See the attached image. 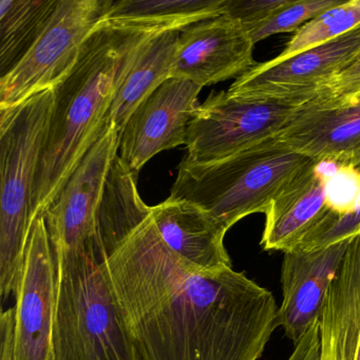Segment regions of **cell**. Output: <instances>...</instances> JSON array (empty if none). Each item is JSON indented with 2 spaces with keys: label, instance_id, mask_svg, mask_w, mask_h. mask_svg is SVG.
<instances>
[{
  "label": "cell",
  "instance_id": "13",
  "mask_svg": "<svg viewBox=\"0 0 360 360\" xmlns=\"http://www.w3.org/2000/svg\"><path fill=\"white\" fill-rule=\"evenodd\" d=\"M254 46L245 29L224 14L198 22L180 33L172 77L201 87L238 79L257 65Z\"/></svg>",
  "mask_w": 360,
  "mask_h": 360
},
{
  "label": "cell",
  "instance_id": "11",
  "mask_svg": "<svg viewBox=\"0 0 360 360\" xmlns=\"http://www.w3.org/2000/svg\"><path fill=\"white\" fill-rule=\"evenodd\" d=\"M276 138L318 163L360 168V92L330 96L320 91Z\"/></svg>",
  "mask_w": 360,
  "mask_h": 360
},
{
  "label": "cell",
  "instance_id": "21",
  "mask_svg": "<svg viewBox=\"0 0 360 360\" xmlns=\"http://www.w3.org/2000/svg\"><path fill=\"white\" fill-rule=\"evenodd\" d=\"M360 26V0H347L305 24L290 39L277 60H285Z\"/></svg>",
  "mask_w": 360,
  "mask_h": 360
},
{
  "label": "cell",
  "instance_id": "27",
  "mask_svg": "<svg viewBox=\"0 0 360 360\" xmlns=\"http://www.w3.org/2000/svg\"></svg>",
  "mask_w": 360,
  "mask_h": 360
},
{
  "label": "cell",
  "instance_id": "19",
  "mask_svg": "<svg viewBox=\"0 0 360 360\" xmlns=\"http://www.w3.org/2000/svg\"><path fill=\"white\" fill-rule=\"evenodd\" d=\"M180 31L155 34L130 69L111 106L109 120L119 134L139 106L172 77Z\"/></svg>",
  "mask_w": 360,
  "mask_h": 360
},
{
  "label": "cell",
  "instance_id": "6",
  "mask_svg": "<svg viewBox=\"0 0 360 360\" xmlns=\"http://www.w3.org/2000/svg\"><path fill=\"white\" fill-rule=\"evenodd\" d=\"M108 0H58L43 32L0 79V111L56 89L75 68L84 45L98 28Z\"/></svg>",
  "mask_w": 360,
  "mask_h": 360
},
{
  "label": "cell",
  "instance_id": "10",
  "mask_svg": "<svg viewBox=\"0 0 360 360\" xmlns=\"http://www.w3.org/2000/svg\"><path fill=\"white\" fill-rule=\"evenodd\" d=\"M13 296L14 360H51L56 265L44 214L31 227Z\"/></svg>",
  "mask_w": 360,
  "mask_h": 360
},
{
  "label": "cell",
  "instance_id": "22",
  "mask_svg": "<svg viewBox=\"0 0 360 360\" xmlns=\"http://www.w3.org/2000/svg\"><path fill=\"white\" fill-rule=\"evenodd\" d=\"M341 3L342 0H290L288 5L246 32L252 43L257 44L271 35L298 31L307 22Z\"/></svg>",
  "mask_w": 360,
  "mask_h": 360
},
{
  "label": "cell",
  "instance_id": "1",
  "mask_svg": "<svg viewBox=\"0 0 360 360\" xmlns=\"http://www.w3.org/2000/svg\"><path fill=\"white\" fill-rule=\"evenodd\" d=\"M94 252L140 360H258L279 326L266 288L233 267L204 273L172 252L134 187L105 205Z\"/></svg>",
  "mask_w": 360,
  "mask_h": 360
},
{
  "label": "cell",
  "instance_id": "15",
  "mask_svg": "<svg viewBox=\"0 0 360 360\" xmlns=\"http://www.w3.org/2000/svg\"><path fill=\"white\" fill-rule=\"evenodd\" d=\"M151 214L164 243L183 260L204 273L231 267L224 246L227 229L205 210L169 197L151 206Z\"/></svg>",
  "mask_w": 360,
  "mask_h": 360
},
{
  "label": "cell",
  "instance_id": "16",
  "mask_svg": "<svg viewBox=\"0 0 360 360\" xmlns=\"http://www.w3.org/2000/svg\"><path fill=\"white\" fill-rule=\"evenodd\" d=\"M321 168L322 163L316 164L274 200L265 212L263 250H294L332 212L330 170Z\"/></svg>",
  "mask_w": 360,
  "mask_h": 360
},
{
  "label": "cell",
  "instance_id": "17",
  "mask_svg": "<svg viewBox=\"0 0 360 360\" xmlns=\"http://www.w3.org/2000/svg\"><path fill=\"white\" fill-rule=\"evenodd\" d=\"M319 360H360V233L349 240L319 317Z\"/></svg>",
  "mask_w": 360,
  "mask_h": 360
},
{
  "label": "cell",
  "instance_id": "20",
  "mask_svg": "<svg viewBox=\"0 0 360 360\" xmlns=\"http://www.w3.org/2000/svg\"><path fill=\"white\" fill-rule=\"evenodd\" d=\"M58 0L0 1V77L15 67L41 35Z\"/></svg>",
  "mask_w": 360,
  "mask_h": 360
},
{
  "label": "cell",
  "instance_id": "24",
  "mask_svg": "<svg viewBox=\"0 0 360 360\" xmlns=\"http://www.w3.org/2000/svg\"><path fill=\"white\" fill-rule=\"evenodd\" d=\"M288 3L290 0H224L223 14L248 31Z\"/></svg>",
  "mask_w": 360,
  "mask_h": 360
},
{
  "label": "cell",
  "instance_id": "3",
  "mask_svg": "<svg viewBox=\"0 0 360 360\" xmlns=\"http://www.w3.org/2000/svg\"><path fill=\"white\" fill-rule=\"evenodd\" d=\"M316 164L274 136L218 161L183 160L169 197L195 204L229 231L250 214H265Z\"/></svg>",
  "mask_w": 360,
  "mask_h": 360
},
{
  "label": "cell",
  "instance_id": "8",
  "mask_svg": "<svg viewBox=\"0 0 360 360\" xmlns=\"http://www.w3.org/2000/svg\"><path fill=\"white\" fill-rule=\"evenodd\" d=\"M119 136L109 120L102 136L44 214L54 252H83L94 245L98 210L117 155Z\"/></svg>",
  "mask_w": 360,
  "mask_h": 360
},
{
  "label": "cell",
  "instance_id": "23",
  "mask_svg": "<svg viewBox=\"0 0 360 360\" xmlns=\"http://www.w3.org/2000/svg\"><path fill=\"white\" fill-rule=\"evenodd\" d=\"M357 233H360V201L345 216H326L294 250H319L342 240L351 239Z\"/></svg>",
  "mask_w": 360,
  "mask_h": 360
},
{
  "label": "cell",
  "instance_id": "14",
  "mask_svg": "<svg viewBox=\"0 0 360 360\" xmlns=\"http://www.w3.org/2000/svg\"><path fill=\"white\" fill-rule=\"evenodd\" d=\"M351 239L315 250L284 252L278 323L296 345L319 319L326 292Z\"/></svg>",
  "mask_w": 360,
  "mask_h": 360
},
{
  "label": "cell",
  "instance_id": "18",
  "mask_svg": "<svg viewBox=\"0 0 360 360\" xmlns=\"http://www.w3.org/2000/svg\"><path fill=\"white\" fill-rule=\"evenodd\" d=\"M224 0H108L102 24L126 30L180 31L223 15Z\"/></svg>",
  "mask_w": 360,
  "mask_h": 360
},
{
  "label": "cell",
  "instance_id": "25",
  "mask_svg": "<svg viewBox=\"0 0 360 360\" xmlns=\"http://www.w3.org/2000/svg\"><path fill=\"white\" fill-rule=\"evenodd\" d=\"M330 96H349L360 92V60L320 90Z\"/></svg>",
  "mask_w": 360,
  "mask_h": 360
},
{
  "label": "cell",
  "instance_id": "7",
  "mask_svg": "<svg viewBox=\"0 0 360 360\" xmlns=\"http://www.w3.org/2000/svg\"><path fill=\"white\" fill-rule=\"evenodd\" d=\"M315 98V96H314ZM313 98H239L212 94L198 106L187 131V161H218L277 136Z\"/></svg>",
  "mask_w": 360,
  "mask_h": 360
},
{
  "label": "cell",
  "instance_id": "9",
  "mask_svg": "<svg viewBox=\"0 0 360 360\" xmlns=\"http://www.w3.org/2000/svg\"><path fill=\"white\" fill-rule=\"evenodd\" d=\"M360 60V26L285 60L257 64L227 94L239 98H314Z\"/></svg>",
  "mask_w": 360,
  "mask_h": 360
},
{
  "label": "cell",
  "instance_id": "2",
  "mask_svg": "<svg viewBox=\"0 0 360 360\" xmlns=\"http://www.w3.org/2000/svg\"><path fill=\"white\" fill-rule=\"evenodd\" d=\"M158 33L101 22L70 75L54 89L53 111L33 188L32 224L45 214L102 136L120 87Z\"/></svg>",
  "mask_w": 360,
  "mask_h": 360
},
{
  "label": "cell",
  "instance_id": "5",
  "mask_svg": "<svg viewBox=\"0 0 360 360\" xmlns=\"http://www.w3.org/2000/svg\"><path fill=\"white\" fill-rule=\"evenodd\" d=\"M47 90L10 111H0V295L18 288L32 220L33 188L53 111Z\"/></svg>",
  "mask_w": 360,
  "mask_h": 360
},
{
  "label": "cell",
  "instance_id": "26",
  "mask_svg": "<svg viewBox=\"0 0 360 360\" xmlns=\"http://www.w3.org/2000/svg\"><path fill=\"white\" fill-rule=\"evenodd\" d=\"M300 360H319V355H318V352L316 349H309L302 354Z\"/></svg>",
  "mask_w": 360,
  "mask_h": 360
},
{
  "label": "cell",
  "instance_id": "12",
  "mask_svg": "<svg viewBox=\"0 0 360 360\" xmlns=\"http://www.w3.org/2000/svg\"><path fill=\"white\" fill-rule=\"evenodd\" d=\"M201 86L170 77L132 113L119 136L117 155L138 174L158 153L186 145Z\"/></svg>",
  "mask_w": 360,
  "mask_h": 360
},
{
  "label": "cell",
  "instance_id": "4",
  "mask_svg": "<svg viewBox=\"0 0 360 360\" xmlns=\"http://www.w3.org/2000/svg\"><path fill=\"white\" fill-rule=\"evenodd\" d=\"M53 256L51 360H140L94 248Z\"/></svg>",
  "mask_w": 360,
  "mask_h": 360
}]
</instances>
